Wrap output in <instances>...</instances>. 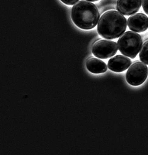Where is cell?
<instances>
[{
	"instance_id": "obj_8",
	"label": "cell",
	"mask_w": 148,
	"mask_h": 155,
	"mask_svg": "<svg viewBox=\"0 0 148 155\" xmlns=\"http://www.w3.org/2000/svg\"><path fill=\"white\" fill-rule=\"evenodd\" d=\"M132 64L130 59L122 55H118L110 59L108 67L110 70L116 72H122L126 70Z\"/></svg>"
},
{
	"instance_id": "obj_10",
	"label": "cell",
	"mask_w": 148,
	"mask_h": 155,
	"mask_svg": "<svg viewBox=\"0 0 148 155\" xmlns=\"http://www.w3.org/2000/svg\"><path fill=\"white\" fill-rule=\"evenodd\" d=\"M140 60L144 64L148 65V41L142 45L139 54Z\"/></svg>"
},
{
	"instance_id": "obj_9",
	"label": "cell",
	"mask_w": 148,
	"mask_h": 155,
	"mask_svg": "<svg viewBox=\"0 0 148 155\" xmlns=\"http://www.w3.org/2000/svg\"><path fill=\"white\" fill-rule=\"evenodd\" d=\"M87 69L94 74H101L105 72L107 70L106 64L100 59L91 58L86 63Z\"/></svg>"
},
{
	"instance_id": "obj_4",
	"label": "cell",
	"mask_w": 148,
	"mask_h": 155,
	"mask_svg": "<svg viewBox=\"0 0 148 155\" xmlns=\"http://www.w3.org/2000/svg\"><path fill=\"white\" fill-rule=\"evenodd\" d=\"M147 66L141 62L133 63L126 74L127 82L130 85L138 86L143 84L148 77Z\"/></svg>"
},
{
	"instance_id": "obj_7",
	"label": "cell",
	"mask_w": 148,
	"mask_h": 155,
	"mask_svg": "<svg viewBox=\"0 0 148 155\" xmlns=\"http://www.w3.org/2000/svg\"><path fill=\"white\" fill-rule=\"evenodd\" d=\"M142 0H118L117 8L122 15L130 16L139 11Z\"/></svg>"
},
{
	"instance_id": "obj_1",
	"label": "cell",
	"mask_w": 148,
	"mask_h": 155,
	"mask_svg": "<svg viewBox=\"0 0 148 155\" xmlns=\"http://www.w3.org/2000/svg\"><path fill=\"white\" fill-rule=\"evenodd\" d=\"M126 18L120 12L110 10L104 13L98 23V31L103 38L113 40L119 38L126 29Z\"/></svg>"
},
{
	"instance_id": "obj_12",
	"label": "cell",
	"mask_w": 148,
	"mask_h": 155,
	"mask_svg": "<svg viewBox=\"0 0 148 155\" xmlns=\"http://www.w3.org/2000/svg\"><path fill=\"white\" fill-rule=\"evenodd\" d=\"M142 5L144 12L148 15V0H142Z\"/></svg>"
},
{
	"instance_id": "obj_2",
	"label": "cell",
	"mask_w": 148,
	"mask_h": 155,
	"mask_svg": "<svg viewBox=\"0 0 148 155\" xmlns=\"http://www.w3.org/2000/svg\"><path fill=\"white\" fill-rule=\"evenodd\" d=\"M71 15L74 23L84 30L94 28L100 20V13L97 6L87 1H81L75 5Z\"/></svg>"
},
{
	"instance_id": "obj_6",
	"label": "cell",
	"mask_w": 148,
	"mask_h": 155,
	"mask_svg": "<svg viewBox=\"0 0 148 155\" xmlns=\"http://www.w3.org/2000/svg\"><path fill=\"white\" fill-rule=\"evenodd\" d=\"M127 24L131 30L136 32H144L148 28V18L143 13H136L129 18Z\"/></svg>"
},
{
	"instance_id": "obj_3",
	"label": "cell",
	"mask_w": 148,
	"mask_h": 155,
	"mask_svg": "<svg viewBox=\"0 0 148 155\" xmlns=\"http://www.w3.org/2000/svg\"><path fill=\"white\" fill-rule=\"evenodd\" d=\"M118 45L122 54L131 59H134L142 48V37L137 33L127 31L119 38Z\"/></svg>"
},
{
	"instance_id": "obj_5",
	"label": "cell",
	"mask_w": 148,
	"mask_h": 155,
	"mask_svg": "<svg viewBox=\"0 0 148 155\" xmlns=\"http://www.w3.org/2000/svg\"><path fill=\"white\" fill-rule=\"evenodd\" d=\"M118 45L115 42L108 40L98 41L94 44L92 51L95 56L101 59H107L117 53Z\"/></svg>"
},
{
	"instance_id": "obj_13",
	"label": "cell",
	"mask_w": 148,
	"mask_h": 155,
	"mask_svg": "<svg viewBox=\"0 0 148 155\" xmlns=\"http://www.w3.org/2000/svg\"><path fill=\"white\" fill-rule=\"evenodd\" d=\"M87 1H89L90 2H97V1H99V0H86Z\"/></svg>"
},
{
	"instance_id": "obj_11",
	"label": "cell",
	"mask_w": 148,
	"mask_h": 155,
	"mask_svg": "<svg viewBox=\"0 0 148 155\" xmlns=\"http://www.w3.org/2000/svg\"><path fill=\"white\" fill-rule=\"evenodd\" d=\"M65 4L69 5H73L77 2L79 0H60Z\"/></svg>"
}]
</instances>
